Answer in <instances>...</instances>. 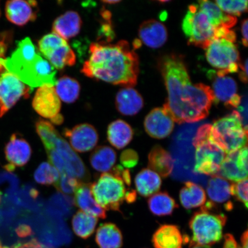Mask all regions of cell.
<instances>
[{
	"mask_svg": "<svg viewBox=\"0 0 248 248\" xmlns=\"http://www.w3.org/2000/svg\"><path fill=\"white\" fill-rule=\"evenodd\" d=\"M55 150L63 159L67 173L77 179L88 181L90 173L88 169L81 158L71 148L66 140L61 136L56 142Z\"/></svg>",
	"mask_w": 248,
	"mask_h": 248,
	"instance_id": "obj_17",
	"label": "cell"
},
{
	"mask_svg": "<svg viewBox=\"0 0 248 248\" xmlns=\"http://www.w3.org/2000/svg\"><path fill=\"white\" fill-rule=\"evenodd\" d=\"M184 241L178 226L173 225L160 226L153 237L155 248H182Z\"/></svg>",
	"mask_w": 248,
	"mask_h": 248,
	"instance_id": "obj_25",
	"label": "cell"
},
{
	"mask_svg": "<svg viewBox=\"0 0 248 248\" xmlns=\"http://www.w3.org/2000/svg\"><path fill=\"white\" fill-rule=\"evenodd\" d=\"M231 184L219 175L213 176L207 186V193L213 203H231Z\"/></svg>",
	"mask_w": 248,
	"mask_h": 248,
	"instance_id": "obj_32",
	"label": "cell"
},
{
	"mask_svg": "<svg viewBox=\"0 0 248 248\" xmlns=\"http://www.w3.org/2000/svg\"><path fill=\"white\" fill-rule=\"evenodd\" d=\"M248 19L244 20L241 24L242 42L245 46H248Z\"/></svg>",
	"mask_w": 248,
	"mask_h": 248,
	"instance_id": "obj_48",
	"label": "cell"
},
{
	"mask_svg": "<svg viewBox=\"0 0 248 248\" xmlns=\"http://www.w3.org/2000/svg\"><path fill=\"white\" fill-rule=\"evenodd\" d=\"M159 67L168 93L163 108L173 122L194 123L205 119L215 100L212 88L203 83L191 82L181 56H164Z\"/></svg>",
	"mask_w": 248,
	"mask_h": 248,
	"instance_id": "obj_1",
	"label": "cell"
},
{
	"mask_svg": "<svg viewBox=\"0 0 248 248\" xmlns=\"http://www.w3.org/2000/svg\"><path fill=\"white\" fill-rule=\"evenodd\" d=\"M0 15H1V12H0Z\"/></svg>",
	"mask_w": 248,
	"mask_h": 248,
	"instance_id": "obj_56",
	"label": "cell"
},
{
	"mask_svg": "<svg viewBox=\"0 0 248 248\" xmlns=\"http://www.w3.org/2000/svg\"><path fill=\"white\" fill-rule=\"evenodd\" d=\"M46 153L47 154L49 162L58 170L59 172L67 173L64 161L57 151L52 150L46 151Z\"/></svg>",
	"mask_w": 248,
	"mask_h": 248,
	"instance_id": "obj_42",
	"label": "cell"
},
{
	"mask_svg": "<svg viewBox=\"0 0 248 248\" xmlns=\"http://www.w3.org/2000/svg\"><path fill=\"white\" fill-rule=\"evenodd\" d=\"M1 199H2L1 193V191H0V203H1Z\"/></svg>",
	"mask_w": 248,
	"mask_h": 248,
	"instance_id": "obj_54",
	"label": "cell"
},
{
	"mask_svg": "<svg viewBox=\"0 0 248 248\" xmlns=\"http://www.w3.org/2000/svg\"><path fill=\"white\" fill-rule=\"evenodd\" d=\"M214 142L229 154L247 146L248 130L244 128L236 110L216 121L212 125Z\"/></svg>",
	"mask_w": 248,
	"mask_h": 248,
	"instance_id": "obj_6",
	"label": "cell"
},
{
	"mask_svg": "<svg viewBox=\"0 0 248 248\" xmlns=\"http://www.w3.org/2000/svg\"><path fill=\"white\" fill-rule=\"evenodd\" d=\"M3 247L2 246V244L1 241H0V248H2Z\"/></svg>",
	"mask_w": 248,
	"mask_h": 248,
	"instance_id": "obj_55",
	"label": "cell"
},
{
	"mask_svg": "<svg viewBox=\"0 0 248 248\" xmlns=\"http://www.w3.org/2000/svg\"><path fill=\"white\" fill-rule=\"evenodd\" d=\"M205 51L207 62L217 69V76L237 72L241 62L239 51L234 42L224 38H215Z\"/></svg>",
	"mask_w": 248,
	"mask_h": 248,
	"instance_id": "obj_9",
	"label": "cell"
},
{
	"mask_svg": "<svg viewBox=\"0 0 248 248\" xmlns=\"http://www.w3.org/2000/svg\"><path fill=\"white\" fill-rule=\"evenodd\" d=\"M197 5L206 15L210 22L216 29L219 28L231 29L237 23L236 17L225 14L215 2L202 0L198 1Z\"/></svg>",
	"mask_w": 248,
	"mask_h": 248,
	"instance_id": "obj_26",
	"label": "cell"
},
{
	"mask_svg": "<svg viewBox=\"0 0 248 248\" xmlns=\"http://www.w3.org/2000/svg\"><path fill=\"white\" fill-rule=\"evenodd\" d=\"M50 121L51 122V123L52 124H55V125H61L64 122V118L62 116V114H60Z\"/></svg>",
	"mask_w": 248,
	"mask_h": 248,
	"instance_id": "obj_51",
	"label": "cell"
},
{
	"mask_svg": "<svg viewBox=\"0 0 248 248\" xmlns=\"http://www.w3.org/2000/svg\"><path fill=\"white\" fill-rule=\"evenodd\" d=\"M6 17L11 23L23 26L36 19L38 12V2L36 1L13 0L6 3Z\"/></svg>",
	"mask_w": 248,
	"mask_h": 248,
	"instance_id": "obj_19",
	"label": "cell"
},
{
	"mask_svg": "<svg viewBox=\"0 0 248 248\" xmlns=\"http://www.w3.org/2000/svg\"><path fill=\"white\" fill-rule=\"evenodd\" d=\"M188 44L205 49L215 38L217 29L197 4L188 7L182 25Z\"/></svg>",
	"mask_w": 248,
	"mask_h": 248,
	"instance_id": "obj_8",
	"label": "cell"
},
{
	"mask_svg": "<svg viewBox=\"0 0 248 248\" xmlns=\"http://www.w3.org/2000/svg\"><path fill=\"white\" fill-rule=\"evenodd\" d=\"M82 21L78 13L73 11L65 12L56 18L52 24V32L64 40L76 37L80 32Z\"/></svg>",
	"mask_w": 248,
	"mask_h": 248,
	"instance_id": "obj_23",
	"label": "cell"
},
{
	"mask_svg": "<svg viewBox=\"0 0 248 248\" xmlns=\"http://www.w3.org/2000/svg\"><path fill=\"white\" fill-rule=\"evenodd\" d=\"M149 209L157 216L171 215L178 207L175 201L166 192H160L152 195L148 201Z\"/></svg>",
	"mask_w": 248,
	"mask_h": 248,
	"instance_id": "obj_34",
	"label": "cell"
},
{
	"mask_svg": "<svg viewBox=\"0 0 248 248\" xmlns=\"http://www.w3.org/2000/svg\"><path fill=\"white\" fill-rule=\"evenodd\" d=\"M118 111L124 116L138 114L144 106V101L139 93L132 87H125L117 93L115 100Z\"/></svg>",
	"mask_w": 248,
	"mask_h": 248,
	"instance_id": "obj_22",
	"label": "cell"
},
{
	"mask_svg": "<svg viewBox=\"0 0 248 248\" xmlns=\"http://www.w3.org/2000/svg\"><path fill=\"white\" fill-rule=\"evenodd\" d=\"M248 179L232 182L231 184V195L235 199L244 204L248 207Z\"/></svg>",
	"mask_w": 248,
	"mask_h": 248,
	"instance_id": "obj_40",
	"label": "cell"
},
{
	"mask_svg": "<svg viewBox=\"0 0 248 248\" xmlns=\"http://www.w3.org/2000/svg\"><path fill=\"white\" fill-rule=\"evenodd\" d=\"M13 248H49L39 243L35 239L31 240L27 243L16 244Z\"/></svg>",
	"mask_w": 248,
	"mask_h": 248,
	"instance_id": "obj_44",
	"label": "cell"
},
{
	"mask_svg": "<svg viewBox=\"0 0 248 248\" xmlns=\"http://www.w3.org/2000/svg\"><path fill=\"white\" fill-rule=\"evenodd\" d=\"M16 232L18 236L20 237H26L32 233V229H31L29 226L27 225L18 226L16 229Z\"/></svg>",
	"mask_w": 248,
	"mask_h": 248,
	"instance_id": "obj_45",
	"label": "cell"
},
{
	"mask_svg": "<svg viewBox=\"0 0 248 248\" xmlns=\"http://www.w3.org/2000/svg\"><path fill=\"white\" fill-rule=\"evenodd\" d=\"M144 124L145 131L156 139L167 138L174 128V122L163 107L152 110L145 117Z\"/></svg>",
	"mask_w": 248,
	"mask_h": 248,
	"instance_id": "obj_16",
	"label": "cell"
},
{
	"mask_svg": "<svg viewBox=\"0 0 248 248\" xmlns=\"http://www.w3.org/2000/svg\"><path fill=\"white\" fill-rule=\"evenodd\" d=\"M237 112L240 114L242 123L246 129L248 130V98L247 96L241 98V103L237 107Z\"/></svg>",
	"mask_w": 248,
	"mask_h": 248,
	"instance_id": "obj_43",
	"label": "cell"
},
{
	"mask_svg": "<svg viewBox=\"0 0 248 248\" xmlns=\"http://www.w3.org/2000/svg\"><path fill=\"white\" fill-rule=\"evenodd\" d=\"M55 91L60 100L66 103H73L79 98L80 86L76 79L68 76H63L57 80Z\"/></svg>",
	"mask_w": 248,
	"mask_h": 248,
	"instance_id": "obj_33",
	"label": "cell"
},
{
	"mask_svg": "<svg viewBox=\"0 0 248 248\" xmlns=\"http://www.w3.org/2000/svg\"><path fill=\"white\" fill-rule=\"evenodd\" d=\"M135 183L136 190L142 197H148L156 193L162 185V179L156 172L145 169L136 175Z\"/></svg>",
	"mask_w": 248,
	"mask_h": 248,
	"instance_id": "obj_29",
	"label": "cell"
},
{
	"mask_svg": "<svg viewBox=\"0 0 248 248\" xmlns=\"http://www.w3.org/2000/svg\"><path fill=\"white\" fill-rule=\"evenodd\" d=\"M98 222V220L96 217L87 215L82 211H78L72 219L74 233L83 239H87L94 233Z\"/></svg>",
	"mask_w": 248,
	"mask_h": 248,
	"instance_id": "obj_35",
	"label": "cell"
},
{
	"mask_svg": "<svg viewBox=\"0 0 248 248\" xmlns=\"http://www.w3.org/2000/svg\"><path fill=\"white\" fill-rule=\"evenodd\" d=\"M32 88L7 71L0 74V117L4 116L21 97H30Z\"/></svg>",
	"mask_w": 248,
	"mask_h": 248,
	"instance_id": "obj_11",
	"label": "cell"
},
{
	"mask_svg": "<svg viewBox=\"0 0 248 248\" xmlns=\"http://www.w3.org/2000/svg\"><path fill=\"white\" fill-rule=\"evenodd\" d=\"M60 176L58 170L46 162L40 164L34 173L35 181L45 186L55 185L60 179Z\"/></svg>",
	"mask_w": 248,
	"mask_h": 248,
	"instance_id": "obj_37",
	"label": "cell"
},
{
	"mask_svg": "<svg viewBox=\"0 0 248 248\" xmlns=\"http://www.w3.org/2000/svg\"><path fill=\"white\" fill-rule=\"evenodd\" d=\"M89 53L81 70L86 77L125 87L137 84L139 57L128 42L121 40L116 44L93 43Z\"/></svg>",
	"mask_w": 248,
	"mask_h": 248,
	"instance_id": "obj_2",
	"label": "cell"
},
{
	"mask_svg": "<svg viewBox=\"0 0 248 248\" xmlns=\"http://www.w3.org/2000/svg\"><path fill=\"white\" fill-rule=\"evenodd\" d=\"M80 182L76 178L64 172L61 173V178L54 186L61 193L70 195L75 193Z\"/></svg>",
	"mask_w": 248,
	"mask_h": 248,
	"instance_id": "obj_39",
	"label": "cell"
},
{
	"mask_svg": "<svg viewBox=\"0 0 248 248\" xmlns=\"http://www.w3.org/2000/svg\"><path fill=\"white\" fill-rule=\"evenodd\" d=\"M38 49L55 69L62 70L76 63V56L67 40L53 32L40 39Z\"/></svg>",
	"mask_w": 248,
	"mask_h": 248,
	"instance_id": "obj_10",
	"label": "cell"
},
{
	"mask_svg": "<svg viewBox=\"0 0 248 248\" xmlns=\"http://www.w3.org/2000/svg\"><path fill=\"white\" fill-rule=\"evenodd\" d=\"M212 87L214 103L222 102L229 108H237L239 106L241 97L237 94V83L232 78L216 75L214 77Z\"/></svg>",
	"mask_w": 248,
	"mask_h": 248,
	"instance_id": "obj_18",
	"label": "cell"
},
{
	"mask_svg": "<svg viewBox=\"0 0 248 248\" xmlns=\"http://www.w3.org/2000/svg\"><path fill=\"white\" fill-rule=\"evenodd\" d=\"M224 244L223 248H238L237 243L233 235L226 234L224 236Z\"/></svg>",
	"mask_w": 248,
	"mask_h": 248,
	"instance_id": "obj_46",
	"label": "cell"
},
{
	"mask_svg": "<svg viewBox=\"0 0 248 248\" xmlns=\"http://www.w3.org/2000/svg\"><path fill=\"white\" fill-rule=\"evenodd\" d=\"M193 144L196 149L194 172L206 175H218L226 154L213 141L212 125L204 124L198 129Z\"/></svg>",
	"mask_w": 248,
	"mask_h": 248,
	"instance_id": "obj_5",
	"label": "cell"
},
{
	"mask_svg": "<svg viewBox=\"0 0 248 248\" xmlns=\"http://www.w3.org/2000/svg\"><path fill=\"white\" fill-rule=\"evenodd\" d=\"M102 2L104 4H115L117 3H119L120 1H118V0H105V1H102Z\"/></svg>",
	"mask_w": 248,
	"mask_h": 248,
	"instance_id": "obj_52",
	"label": "cell"
},
{
	"mask_svg": "<svg viewBox=\"0 0 248 248\" xmlns=\"http://www.w3.org/2000/svg\"><path fill=\"white\" fill-rule=\"evenodd\" d=\"M116 160V151L106 145L96 148L90 156V163L93 169L104 173L113 169Z\"/></svg>",
	"mask_w": 248,
	"mask_h": 248,
	"instance_id": "obj_31",
	"label": "cell"
},
{
	"mask_svg": "<svg viewBox=\"0 0 248 248\" xmlns=\"http://www.w3.org/2000/svg\"><path fill=\"white\" fill-rule=\"evenodd\" d=\"M95 241L100 248H121L123 244L122 232L113 223H105L98 228Z\"/></svg>",
	"mask_w": 248,
	"mask_h": 248,
	"instance_id": "obj_28",
	"label": "cell"
},
{
	"mask_svg": "<svg viewBox=\"0 0 248 248\" xmlns=\"http://www.w3.org/2000/svg\"><path fill=\"white\" fill-rule=\"evenodd\" d=\"M5 159L8 164L5 169L9 171L16 167L26 166L32 156V148L29 142L18 133H14L5 147Z\"/></svg>",
	"mask_w": 248,
	"mask_h": 248,
	"instance_id": "obj_14",
	"label": "cell"
},
{
	"mask_svg": "<svg viewBox=\"0 0 248 248\" xmlns=\"http://www.w3.org/2000/svg\"><path fill=\"white\" fill-rule=\"evenodd\" d=\"M149 169L163 178L168 177L174 167V160L168 151L160 145H155L148 155Z\"/></svg>",
	"mask_w": 248,
	"mask_h": 248,
	"instance_id": "obj_24",
	"label": "cell"
},
{
	"mask_svg": "<svg viewBox=\"0 0 248 248\" xmlns=\"http://www.w3.org/2000/svg\"><path fill=\"white\" fill-rule=\"evenodd\" d=\"M91 188L94 200L105 210L120 212L127 192L125 184L119 176L111 172L102 173L91 184Z\"/></svg>",
	"mask_w": 248,
	"mask_h": 248,
	"instance_id": "obj_7",
	"label": "cell"
},
{
	"mask_svg": "<svg viewBox=\"0 0 248 248\" xmlns=\"http://www.w3.org/2000/svg\"><path fill=\"white\" fill-rule=\"evenodd\" d=\"M64 137L69 140L71 148L79 153L91 151L97 145L98 133L94 126L89 124H81L71 129H64Z\"/></svg>",
	"mask_w": 248,
	"mask_h": 248,
	"instance_id": "obj_12",
	"label": "cell"
},
{
	"mask_svg": "<svg viewBox=\"0 0 248 248\" xmlns=\"http://www.w3.org/2000/svg\"><path fill=\"white\" fill-rule=\"evenodd\" d=\"M74 194V203L83 212L96 218H107L106 212L99 205L93 197L91 184L80 182Z\"/></svg>",
	"mask_w": 248,
	"mask_h": 248,
	"instance_id": "obj_21",
	"label": "cell"
},
{
	"mask_svg": "<svg viewBox=\"0 0 248 248\" xmlns=\"http://www.w3.org/2000/svg\"><path fill=\"white\" fill-rule=\"evenodd\" d=\"M248 231L245 232L241 237V246H238V248H248Z\"/></svg>",
	"mask_w": 248,
	"mask_h": 248,
	"instance_id": "obj_49",
	"label": "cell"
},
{
	"mask_svg": "<svg viewBox=\"0 0 248 248\" xmlns=\"http://www.w3.org/2000/svg\"><path fill=\"white\" fill-rule=\"evenodd\" d=\"M191 248H210L208 247H201V246H195L191 247Z\"/></svg>",
	"mask_w": 248,
	"mask_h": 248,
	"instance_id": "obj_53",
	"label": "cell"
},
{
	"mask_svg": "<svg viewBox=\"0 0 248 248\" xmlns=\"http://www.w3.org/2000/svg\"><path fill=\"white\" fill-rule=\"evenodd\" d=\"M133 136L132 127L122 120L114 121L108 127V140L117 150H122L127 146L132 141Z\"/></svg>",
	"mask_w": 248,
	"mask_h": 248,
	"instance_id": "obj_27",
	"label": "cell"
},
{
	"mask_svg": "<svg viewBox=\"0 0 248 248\" xmlns=\"http://www.w3.org/2000/svg\"><path fill=\"white\" fill-rule=\"evenodd\" d=\"M139 36L142 43L152 48L162 46L168 38L165 26L156 20L144 21L139 29Z\"/></svg>",
	"mask_w": 248,
	"mask_h": 248,
	"instance_id": "obj_20",
	"label": "cell"
},
{
	"mask_svg": "<svg viewBox=\"0 0 248 248\" xmlns=\"http://www.w3.org/2000/svg\"><path fill=\"white\" fill-rule=\"evenodd\" d=\"M248 146L226 156L220 167L218 175L233 182L248 179Z\"/></svg>",
	"mask_w": 248,
	"mask_h": 248,
	"instance_id": "obj_15",
	"label": "cell"
},
{
	"mask_svg": "<svg viewBox=\"0 0 248 248\" xmlns=\"http://www.w3.org/2000/svg\"><path fill=\"white\" fill-rule=\"evenodd\" d=\"M5 70L31 88L54 86L57 80V70L42 57L29 38L18 42L10 57L0 61V73Z\"/></svg>",
	"mask_w": 248,
	"mask_h": 248,
	"instance_id": "obj_3",
	"label": "cell"
},
{
	"mask_svg": "<svg viewBox=\"0 0 248 248\" xmlns=\"http://www.w3.org/2000/svg\"><path fill=\"white\" fill-rule=\"evenodd\" d=\"M35 129L44 145L46 152L55 150L56 142L61 136L53 124L48 121L39 119L36 122Z\"/></svg>",
	"mask_w": 248,
	"mask_h": 248,
	"instance_id": "obj_36",
	"label": "cell"
},
{
	"mask_svg": "<svg viewBox=\"0 0 248 248\" xmlns=\"http://www.w3.org/2000/svg\"><path fill=\"white\" fill-rule=\"evenodd\" d=\"M215 3L225 14L232 16H240L242 14L248 11V1L246 0H243V1L217 0Z\"/></svg>",
	"mask_w": 248,
	"mask_h": 248,
	"instance_id": "obj_38",
	"label": "cell"
},
{
	"mask_svg": "<svg viewBox=\"0 0 248 248\" xmlns=\"http://www.w3.org/2000/svg\"><path fill=\"white\" fill-rule=\"evenodd\" d=\"M241 71L239 77L242 82L247 83L248 82V60L245 61L243 64L240 63L239 66Z\"/></svg>",
	"mask_w": 248,
	"mask_h": 248,
	"instance_id": "obj_47",
	"label": "cell"
},
{
	"mask_svg": "<svg viewBox=\"0 0 248 248\" xmlns=\"http://www.w3.org/2000/svg\"><path fill=\"white\" fill-rule=\"evenodd\" d=\"M61 105L54 86L50 85L39 87L32 100V107L37 113L50 120L60 114Z\"/></svg>",
	"mask_w": 248,
	"mask_h": 248,
	"instance_id": "obj_13",
	"label": "cell"
},
{
	"mask_svg": "<svg viewBox=\"0 0 248 248\" xmlns=\"http://www.w3.org/2000/svg\"><path fill=\"white\" fill-rule=\"evenodd\" d=\"M216 207V204L208 202L192 217L189 222L192 232L191 248L210 247L222 239L223 228L227 217L224 214L214 212Z\"/></svg>",
	"mask_w": 248,
	"mask_h": 248,
	"instance_id": "obj_4",
	"label": "cell"
},
{
	"mask_svg": "<svg viewBox=\"0 0 248 248\" xmlns=\"http://www.w3.org/2000/svg\"><path fill=\"white\" fill-rule=\"evenodd\" d=\"M7 50V46L4 42H0V61L4 60L6 52Z\"/></svg>",
	"mask_w": 248,
	"mask_h": 248,
	"instance_id": "obj_50",
	"label": "cell"
},
{
	"mask_svg": "<svg viewBox=\"0 0 248 248\" xmlns=\"http://www.w3.org/2000/svg\"><path fill=\"white\" fill-rule=\"evenodd\" d=\"M180 201L186 209L203 206L206 203V195L203 187L194 182H186L180 191Z\"/></svg>",
	"mask_w": 248,
	"mask_h": 248,
	"instance_id": "obj_30",
	"label": "cell"
},
{
	"mask_svg": "<svg viewBox=\"0 0 248 248\" xmlns=\"http://www.w3.org/2000/svg\"><path fill=\"white\" fill-rule=\"evenodd\" d=\"M120 162L126 169H132L139 162V155L132 149H127L124 151L120 155Z\"/></svg>",
	"mask_w": 248,
	"mask_h": 248,
	"instance_id": "obj_41",
	"label": "cell"
}]
</instances>
